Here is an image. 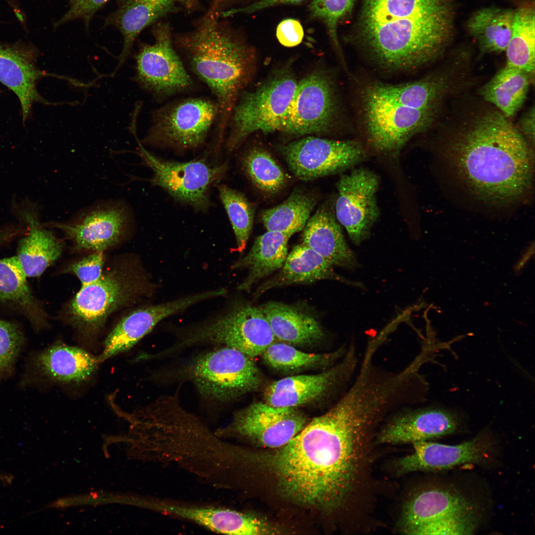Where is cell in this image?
<instances>
[{
	"mask_svg": "<svg viewBox=\"0 0 535 535\" xmlns=\"http://www.w3.org/2000/svg\"><path fill=\"white\" fill-rule=\"evenodd\" d=\"M384 413L377 401L355 388L315 417L265 460L287 497L326 509L343 503L357 482L366 444Z\"/></svg>",
	"mask_w": 535,
	"mask_h": 535,
	"instance_id": "obj_1",
	"label": "cell"
},
{
	"mask_svg": "<svg viewBox=\"0 0 535 535\" xmlns=\"http://www.w3.org/2000/svg\"><path fill=\"white\" fill-rule=\"evenodd\" d=\"M446 125L444 154L459 177L480 200L504 205L530 190L531 145L495 107L474 105Z\"/></svg>",
	"mask_w": 535,
	"mask_h": 535,
	"instance_id": "obj_2",
	"label": "cell"
},
{
	"mask_svg": "<svg viewBox=\"0 0 535 535\" xmlns=\"http://www.w3.org/2000/svg\"><path fill=\"white\" fill-rule=\"evenodd\" d=\"M455 21L454 0H362L356 36L383 67L413 69L443 54Z\"/></svg>",
	"mask_w": 535,
	"mask_h": 535,
	"instance_id": "obj_3",
	"label": "cell"
},
{
	"mask_svg": "<svg viewBox=\"0 0 535 535\" xmlns=\"http://www.w3.org/2000/svg\"><path fill=\"white\" fill-rule=\"evenodd\" d=\"M455 71L446 66L413 82L392 85L374 81L362 90L365 126L376 150H400L437 118L444 99L457 91Z\"/></svg>",
	"mask_w": 535,
	"mask_h": 535,
	"instance_id": "obj_4",
	"label": "cell"
},
{
	"mask_svg": "<svg viewBox=\"0 0 535 535\" xmlns=\"http://www.w3.org/2000/svg\"><path fill=\"white\" fill-rule=\"evenodd\" d=\"M176 43L193 72L215 96L222 134L249 75L250 48L237 32L219 22L218 17L206 15L193 31L179 36Z\"/></svg>",
	"mask_w": 535,
	"mask_h": 535,
	"instance_id": "obj_5",
	"label": "cell"
},
{
	"mask_svg": "<svg viewBox=\"0 0 535 535\" xmlns=\"http://www.w3.org/2000/svg\"><path fill=\"white\" fill-rule=\"evenodd\" d=\"M164 349L167 356L196 345L212 344L235 349L250 358L262 354L275 336L260 308L244 305L182 331Z\"/></svg>",
	"mask_w": 535,
	"mask_h": 535,
	"instance_id": "obj_6",
	"label": "cell"
},
{
	"mask_svg": "<svg viewBox=\"0 0 535 535\" xmlns=\"http://www.w3.org/2000/svg\"><path fill=\"white\" fill-rule=\"evenodd\" d=\"M153 285L147 278L131 269L114 268L96 281L82 286L68 306L67 319L83 334L92 335L118 309L151 293Z\"/></svg>",
	"mask_w": 535,
	"mask_h": 535,
	"instance_id": "obj_7",
	"label": "cell"
},
{
	"mask_svg": "<svg viewBox=\"0 0 535 535\" xmlns=\"http://www.w3.org/2000/svg\"><path fill=\"white\" fill-rule=\"evenodd\" d=\"M178 372L181 379L191 382L202 396L220 402L254 391L262 382L251 358L226 346L197 355Z\"/></svg>",
	"mask_w": 535,
	"mask_h": 535,
	"instance_id": "obj_8",
	"label": "cell"
},
{
	"mask_svg": "<svg viewBox=\"0 0 535 535\" xmlns=\"http://www.w3.org/2000/svg\"><path fill=\"white\" fill-rule=\"evenodd\" d=\"M297 84L293 76L284 73L271 78L255 90L241 95L231 112V130L226 143L228 152L233 151L255 131L267 133L280 131Z\"/></svg>",
	"mask_w": 535,
	"mask_h": 535,
	"instance_id": "obj_9",
	"label": "cell"
},
{
	"mask_svg": "<svg viewBox=\"0 0 535 535\" xmlns=\"http://www.w3.org/2000/svg\"><path fill=\"white\" fill-rule=\"evenodd\" d=\"M218 113L216 101L205 98L168 104L154 112L152 124L142 142L180 150L198 148L205 143Z\"/></svg>",
	"mask_w": 535,
	"mask_h": 535,
	"instance_id": "obj_10",
	"label": "cell"
},
{
	"mask_svg": "<svg viewBox=\"0 0 535 535\" xmlns=\"http://www.w3.org/2000/svg\"><path fill=\"white\" fill-rule=\"evenodd\" d=\"M137 140L138 154L153 172V185L195 210L205 211L209 208L210 189L223 176L226 163L212 164L203 158L185 162L163 160L149 152Z\"/></svg>",
	"mask_w": 535,
	"mask_h": 535,
	"instance_id": "obj_11",
	"label": "cell"
},
{
	"mask_svg": "<svg viewBox=\"0 0 535 535\" xmlns=\"http://www.w3.org/2000/svg\"><path fill=\"white\" fill-rule=\"evenodd\" d=\"M153 33L154 43L143 45L135 56V80L157 97H166L189 89L193 81L174 49L169 24L158 23Z\"/></svg>",
	"mask_w": 535,
	"mask_h": 535,
	"instance_id": "obj_12",
	"label": "cell"
},
{
	"mask_svg": "<svg viewBox=\"0 0 535 535\" xmlns=\"http://www.w3.org/2000/svg\"><path fill=\"white\" fill-rule=\"evenodd\" d=\"M290 170L309 181L340 172L360 162L366 154L358 142L308 136L281 147Z\"/></svg>",
	"mask_w": 535,
	"mask_h": 535,
	"instance_id": "obj_13",
	"label": "cell"
},
{
	"mask_svg": "<svg viewBox=\"0 0 535 535\" xmlns=\"http://www.w3.org/2000/svg\"><path fill=\"white\" fill-rule=\"evenodd\" d=\"M133 221L127 204L113 200L95 204L67 222L50 225L61 230L78 250L103 252L119 242Z\"/></svg>",
	"mask_w": 535,
	"mask_h": 535,
	"instance_id": "obj_14",
	"label": "cell"
},
{
	"mask_svg": "<svg viewBox=\"0 0 535 535\" xmlns=\"http://www.w3.org/2000/svg\"><path fill=\"white\" fill-rule=\"evenodd\" d=\"M337 111L333 83L321 72L298 82L280 131L296 135L320 133L333 126Z\"/></svg>",
	"mask_w": 535,
	"mask_h": 535,
	"instance_id": "obj_15",
	"label": "cell"
},
{
	"mask_svg": "<svg viewBox=\"0 0 535 535\" xmlns=\"http://www.w3.org/2000/svg\"><path fill=\"white\" fill-rule=\"evenodd\" d=\"M358 367L357 349L352 342L341 361L329 370L315 374L288 376L272 382L264 392V402L275 407L301 406L322 396L336 386L348 387Z\"/></svg>",
	"mask_w": 535,
	"mask_h": 535,
	"instance_id": "obj_16",
	"label": "cell"
},
{
	"mask_svg": "<svg viewBox=\"0 0 535 535\" xmlns=\"http://www.w3.org/2000/svg\"><path fill=\"white\" fill-rule=\"evenodd\" d=\"M379 182L375 173L365 168L341 175L337 182L336 218L356 245L368 237L379 216L376 199Z\"/></svg>",
	"mask_w": 535,
	"mask_h": 535,
	"instance_id": "obj_17",
	"label": "cell"
},
{
	"mask_svg": "<svg viewBox=\"0 0 535 535\" xmlns=\"http://www.w3.org/2000/svg\"><path fill=\"white\" fill-rule=\"evenodd\" d=\"M307 423L306 417L295 408L275 407L259 402L235 413L230 425L218 432H233L262 446L278 448Z\"/></svg>",
	"mask_w": 535,
	"mask_h": 535,
	"instance_id": "obj_18",
	"label": "cell"
},
{
	"mask_svg": "<svg viewBox=\"0 0 535 535\" xmlns=\"http://www.w3.org/2000/svg\"><path fill=\"white\" fill-rule=\"evenodd\" d=\"M216 296V291L211 290L133 311L123 318L107 335L99 358L100 362L128 350L163 319Z\"/></svg>",
	"mask_w": 535,
	"mask_h": 535,
	"instance_id": "obj_19",
	"label": "cell"
},
{
	"mask_svg": "<svg viewBox=\"0 0 535 535\" xmlns=\"http://www.w3.org/2000/svg\"><path fill=\"white\" fill-rule=\"evenodd\" d=\"M455 413L439 408L403 407L390 415L377 436L379 443L398 444L428 441L455 432L460 425Z\"/></svg>",
	"mask_w": 535,
	"mask_h": 535,
	"instance_id": "obj_20",
	"label": "cell"
},
{
	"mask_svg": "<svg viewBox=\"0 0 535 535\" xmlns=\"http://www.w3.org/2000/svg\"><path fill=\"white\" fill-rule=\"evenodd\" d=\"M412 444L413 451L397 463V471L400 474L441 471L464 464H481L491 456L493 446L491 439L483 434L456 445L428 441Z\"/></svg>",
	"mask_w": 535,
	"mask_h": 535,
	"instance_id": "obj_21",
	"label": "cell"
},
{
	"mask_svg": "<svg viewBox=\"0 0 535 535\" xmlns=\"http://www.w3.org/2000/svg\"><path fill=\"white\" fill-rule=\"evenodd\" d=\"M472 514H477L475 506L461 492L452 487H433L418 492L406 503L400 530L414 535L422 528Z\"/></svg>",
	"mask_w": 535,
	"mask_h": 535,
	"instance_id": "obj_22",
	"label": "cell"
},
{
	"mask_svg": "<svg viewBox=\"0 0 535 535\" xmlns=\"http://www.w3.org/2000/svg\"><path fill=\"white\" fill-rule=\"evenodd\" d=\"M35 51L24 44H0V82L17 96L23 122L28 119L33 104L50 105L39 93L37 81L45 76L58 77L40 70L36 65Z\"/></svg>",
	"mask_w": 535,
	"mask_h": 535,
	"instance_id": "obj_23",
	"label": "cell"
},
{
	"mask_svg": "<svg viewBox=\"0 0 535 535\" xmlns=\"http://www.w3.org/2000/svg\"><path fill=\"white\" fill-rule=\"evenodd\" d=\"M97 358L76 347L55 344L34 354L29 371L35 378L51 383L79 384L95 373Z\"/></svg>",
	"mask_w": 535,
	"mask_h": 535,
	"instance_id": "obj_24",
	"label": "cell"
},
{
	"mask_svg": "<svg viewBox=\"0 0 535 535\" xmlns=\"http://www.w3.org/2000/svg\"><path fill=\"white\" fill-rule=\"evenodd\" d=\"M162 513L190 520L214 532L229 535H274L276 528L254 516L230 509L154 503Z\"/></svg>",
	"mask_w": 535,
	"mask_h": 535,
	"instance_id": "obj_25",
	"label": "cell"
},
{
	"mask_svg": "<svg viewBox=\"0 0 535 535\" xmlns=\"http://www.w3.org/2000/svg\"><path fill=\"white\" fill-rule=\"evenodd\" d=\"M174 0H123L106 19L105 24L117 28L123 38L116 71L128 56L133 44L146 27L178 10Z\"/></svg>",
	"mask_w": 535,
	"mask_h": 535,
	"instance_id": "obj_26",
	"label": "cell"
},
{
	"mask_svg": "<svg viewBox=\"0 0 535 535\" xmlns=\"http://www.w3.org/2000/svg\"><path fill=\"white\" fill-rule=\"evenodd\" d=\"M302 244L330 264L348 268L356 266L354 254L347 245L334 215L323 207L309 217L303 229Z\"/></svg>",
	"mask_w": 535,
	"mask_h": 535,
	"instance_id": "obj_27",
	"label": "cell"
},
{
	"mask_svg": "<svg viewBox=\"0 0 535 535\" xmlns=\"http://www.w3.org/2000/svg\"><path fill=\"white\" fill-rule=\"evenodd\" d=\"M291 236L268 231L257 237L247 254L232 265L233 269L246 268L248 274L238 289L249 291L253 285L282 267L288 255Z\"/></svg>",
	"mask_w": 535,
	"mask_h": 535,
	"instance_id": "obj_28",
	"label": "cell"
},
{
	"mask_svg": "<svg viewBox=\"0 0 535 535\" xmlns=\"http://www.w3.org/2000/svg\"><path fill=\"white\" fill-rule=\"evenodd\" d=\"M16 256L0 259V301L27 318L36 330L47 325V315L33 295Z\"/></svg>",
	"mask_w": 535,
	"mask_h": 535,
	"instance_id": "obj_29",
	"label": "cell"
},
{
	"mask_svg": "<svg viewBox=\"0 0 535 535\" xmlns=\"http://www.w3.org/2000/svg\"><path fill=\"white\" fill-rule=\"evenodd\" d=\"M280 269L274 277L259 288L257 293L292 284L310 283L326 279L342 280L334 272L331 264L303 244L293 248Z\"/></svg>",
	"mask_w": 535,
	"mask_h": 535,
	"instance_id": "obj_30",
	"label": "cell"
},
{
	"mask_svg": "<svg viewBox=\"0 0 535 535\" xmlns=\"http://www.w3.org/2000/svg\"><path fill=\"white\" fill-rule=\"evenodd\" d=\"M275 336L290 344H312L324 336L319 322L293 307L270 302L260 307Z\"/></svg>",
	"mask_w": 535,
	"mask_h": 535,
	"instance_id": "obj_31",
	"label": "cell"
},
{
	"mask_svg": "<svg viewBox=\"0 0 535 535\" xmlns=\"http://www.w3.org/2000/svg\"><path fill=\"white\" fill-rule=\"evenodd\" d=\"M25 218L30 228L19 242L16 256L27 277H37L60 257L63 245L52 232L40 226L35 214Z\"/></svg>",
	"mask_w": 535,
	"mask_h": 535,
	"instance_id": "obj_32",
	"label": "cell"
},
{
	"mask_svg": "<svg viewBox=\"0 0 535 535\" xmlns=\"http://www.w3.org/2000/svg\"><path fill=\"white\" fill-rule=\"evenodd\" d=\"M515 11L487 7L478 9L470 17L468 31L482 53L505 51L512 34Z\"/></svg>",
	"mask_w": 535,
	"mask_h": 535,
	"instance_id": "obj_33",
	"label": "cell"
},
{
	"mask_svg": "<svg viewBox=\"0 0 535 535\" xmlns=\"http://www.w3.org/2000/svg\"><path fill=\"white\" fill-rule=\"evenodd\" d=\"M531 76L521 70L505 66L481 88L480 94L506 117H510L524 104Z\"/></svg>",
	"mask_w": 535,
	"mask_h": 535,
	"instance_id": "obj_34",
	"label": "cell"
},
{
	"mask_svg": "<svg viewBox=\"0 0 535 535\" xmlns=\"http://www.w3.org/2000/svg\"><path fill=\"white\" fill-rule=\"evenodd\" d=\"M316 203L313 195L294 190L281 204L263 211L261 218L267 231L291 236L303 230Z\"/></svg>",
	"mask_w": 535,
	"mask_h": 535,
	"instance_id": "obj_35",
	"label": "cell"
},
{
	"mask_svg": "<svg viewBox=\"0 0 535 535\" xmlns=\"http://www.w3.org/2000/svg\"><path fill=\"white\" fill-rule=\"evenodd\" d=\"M506 66L531 75L535 71V14L532 6L515 11L512 34L505 50Z\"/></svg>",
	"mask_w": 535,
	"mask_h": 535,
	"instance_id": "obj_36",
	"label": "cell"
},
{
	"mask_svg": "<svg viewBox=\"0 0 535 535\" xmlns=\"http://www.w3.org/2000/svg\"><path fill=\"white\" fill-rule=\"evenodd\" d=\"M243 170L253 185L261 191L270 195L282 190L289 177L267 150L256 147L242 157Z\"/></svg>",
	"mask_w": 535,
	"mask_h": 535,
	"instance_id": "obj_37",
	"label": "cell"
},
{
	"mask_svg": "<svg viewBox=\"0 0 535 535\" xmlns=\"http://www.w3.org/2000/svg\"><path fill=\"white\" fill-rule=\"evenodd\" d=\"M347 348L329 353H310L282 343H272L262 354L264 360L271 368L282 371L298 370L315 365H327L343 357Z\"/></svg>",
	"mask_w": 535,
	"mask_h": 535,
	"instance_id": "obj_38",
	"label": "cell"
},
{
	"mask_svg": "<svg viewBox=\"0 0 535 535\" xmlns=\"http://www.w3.org/2000/svg\"><path fill=\"white\" fill-rule=\"evenodd\" d=\"M219 195L231 222L237 251L242 252L252 230L255 207L241 192L225 185L218 186Z\"/></svg>",
	"mask_w": 535,
	"mask_h": 535,
	"instance_id": "obj_39",
	"label": "cell"
},
{
	"mask_svg": "<svg viewBox=\"0 0 535 535\" xmlns=\"http://www.w3.org/2000/svg\"><path fill=\"white\" fill-rule=\"evenodd\" d=\"M355 0H313L309 5V17L321 21L338 53L341 54L337 36L339 24L351 13Z\"/></svg>",
	"mask_w": 535,
	"mask_h": 535,
	"instance_id": "obj_40",
	"label": "cell"
},
{
	"mask_svg": "<svg viewBox=\"0 0 535 535\" xmlns=\"http://www.w3.org/2000/svg\"><path fill=\"white\" fill-rule=\"evenodd\" d=\"M24 343V334L17 324L0 320V381L12 373Z\"/></svg>",
	"mask_w": 535,
	"mask_h": 535,
	"instance_id": "obj_41",
	"label": "cell"
},
{
	"mask_svg": "<svg viewBox=\"0 0 535 535\" xmlns=\"http://www.w3.org/2000/svg\"><path fill=\"white\" fill-rule=\"evenodd\" d=\"M104 263L103 252H95L81 260L68 265L65 272L75 274L82 286L98 280L102 276Z\"/></svg>",
	"mask_w": 535,
	"mask_h": 535,
	"instance_id": "obj_42",
	"label": "cell"
},
{
	"mask_svg": "<svg viewBox=\"0 0 535 535\" xmlns=\"http://www.w3.org/2000/svg\"><path fill=\"white\" fill-rule=\"evenodd\" d=\"M110 0H70L68 10L55 23L57 27L69 21L82 20L88 27L97 11Z\"/></svg>",
	"mask_w": 535,
	"mask_h": 535,
	"instance_id": "obj_43",
	"label": "cell"
},
{
	"mask_svg": "<svg viewBox=\"0 0 535 535\" xmlns=\"http://www.w3.org/2000/svg\"><path fill=\"white\" fill-rule=\"evenodd\" d=\"M304 36L302 24L298 20L294 18L282 20L276 29V36L278 42L288 48L294 47L300 44Z\"/></svg>",
	"mask_w": 535,
	"mask_h": 535,
	"instance_id": "obj_44",
	"label": "cell"
},
{
	"mask_svg": "<svg viewBox=\"0 0 535 535\" xmlns=\"http://www.w3.org/2000/svg\"><path fill=\"white\" fill-rule=\"evenodd\" d=\"M307 0H257L245 6L232 8L220 13L219 16L226 17L238 13H251L278 5H298Z\"/></svg>",
	"mask_w": 535,
	"mask_h": 535,
	"instance_id": "obj_45",
	"label": "cell"
},
{
	"mask_svg": "<svg viewBox=\"0 0 535 535\" xmlns=\"http://www.w3.org/2000/svg\"><path fill=\"white\" fill-rule=\"evenodd\" d=\"M535 107H531L520 118L515 126L517 129L531 145L535 142Z\"/></svg>",
	"mask_w": 535,
	"mask_h": 535,
	"instance_id": "obj_46",
	"label": "cell"
},
{
	"mask_svg": "<svg viewBox=\"0 0 535 535\" xmlns=\"http://www.w3.org/2000/svg\"><path fill=\"white\" fill-rule=\"evenodd\" d=\"M250 0H213L206 15L215 16L219 17L220 13L229 9L234 5L249 2Z\"/></svg>",
	"mask_w": 535,
	"mask_h": 535,
	"instance_id": "obj_47",
	"label": "cell"
},
{
	"mask_svg": "<svg viewBox=\"0 0 535 535\" xmlns=\"http://www.w3.org/2000/svg\"><path fill=\"white\" fill-rule=\"evenodd\" d=\"M176 3L178 2L181 4L185 8L187 9H191L194 7L196 4L197 3L198 0H174Z\"/></svg>",
	"mask_w": 535,
	"mask_h": 535,
	"instance_id": "obj_48",
	"label": "cell"
}]
</instances>
